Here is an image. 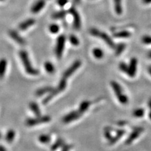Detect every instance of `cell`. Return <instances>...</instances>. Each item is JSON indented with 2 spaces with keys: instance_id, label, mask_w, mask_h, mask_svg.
I'll return each instance as SVG.
<instances>
[{
  "instance_id": "obj_33",
  "label": "cell",
  "mask_w": 151,
  "mask_h": 151,
  "mask_svg": "<svg viewBox=\"0 0 151 151\" xmlns=\"http://www.w3.org/2000/svg\"><path fill=\"white\" fill-rule=\"evenodd\" d=\"M117 97L118 101H119L120 103L123 104V105H126L128 103V98L127 97V95H124L123 93H122V94L117 96Z\"/></svg>"
},
{
  "instance_id": "obj_4",
  "label": "cell",
  "mask_w": 151,
  "mask_h": 151,
  "mask_svg": "<svg viewBox=\"0 0 151 151\" xmlns=\"http://www.w3.org/2000/svg\"><path fill=\"white\" fill-rule=\"evenodd\" d=\"M69 12L73 17V26L75 29L79 30L81 27V20L79 13L74 7L69 8Z\"/></svg>"
},
{
  "instance_id": "obj_44",
  "label": "cell",
  "mask_w": 151,
  "mask_h": 151,
  "mask_svg": "<svg viewBox=\"0 0 151 151\" xmlns=\"http://www.w3.org/2000/svg\"><path fill=\"white\" fill-rule=\"evenodd\" d=\"M148 57L151 59V51H150V52L148 53Z\"/></svg>"
},
{
  "instance_id": "obj_5",
  "label": "cell",
  "mask_w": 151,
  "mask_h": 151,
  "mask_svg": "<svg viewBox=\"0 0 151 151\" xmlns=\"http://www.w3.org/2000/svg\"><path fill=\"white\" fill-rule=\"evenodd\" d=\"M83 114V113L79 110L72 111L63 117L62 121L65 123H69L70 122L73 121L74 120H78V118L81 117Z\"/></svg>"
},
{
  "instance_id": "obj_26",
  "label": "cell",
  "mask_w": 151,
  "mask_h": 151,
  "mask_svg": "<svg viewBox=\"0 0 151 151\" xmlns=\"http://www.w3.org/2000/svg\"><path fill=\"white\" fill-rule=\"evenodd\" d=\"M38 140L40 142L44 144H49L51 140V137L48 134H42L38 137Z\"/></svg>"
},
{
  "instance_id": "obj_29",
  "label": "cell",
  "mask_w": 151,
  "mask_h": 151,
  "mask_svg": "<svg viewBox=\"0 0 151 151\" xmlns=\"http://www.w3.org/2000/svg\"><path fill=\"white\" fill-rule=\"evenodd\" d=\"M125 44L124 43H120L117 45V47H115V54L117 56H119L123 52V50L125 49Z\"/></svg>"
},
{
  "instance_id": "obj_35",
  "label": "cell",
  "mask_w": 151,
  "mask_h": 151,
  "mask_svg": "<svg viewBox=\"0 0 151 151\" xmlns=\"http://www.w3.org/2000/svg\"><path fill=\"white\" fill-rule=\"evenodd\" d=\"M142 42L145 44H151V37L148 35H145L142 38Z\"/></svg>"
},
{
  "instance_id": "obj_17",
  "label": "cell",
  "mask_w": 151,
  "mask_h": 151,
  "mask_svg": "<svg viewBox=\"0 0 151 151\" xmlns=\"http://www.w3.org/2000/svg\"><path fill=\"white\" fill-rule=\"evenodd\" d=\"M110 85H111L112 89H113V91L117 96L123 93V89H122L121 86L118 84L117 82L112 81L110 83Z\"/></svg>"
},
{
  "instance_id": "obj_1",
  "label": "cell",
  "mask_w": 151,
  "mask_h": 151,
  "mask_svg": "<svg viewBox=\"0 0 151 151\" xmlns=\"http://www.w3.org/2000/svg\"><path fill=\"white\" fill-rule=\"evenodd\" d=\"M19 56H20L21 62L23 63L25 71H26L27 74L33 76H36L38 74L39 71H38L37 69L34 68V67L32 66V64L30 60L29 57H28V54L26 50H20V52H19Z\"/></svg>"
},
{
  "instance_id": "obj_42",
  "label": "cell",
  "mask_w": 151,
  "mask_h": 151,
  "mask_svg": "<svg viewBox=\"0 0 151 151\" xmlns=\"http://www.w3.org/2000/svg\"><path fill=\"white\" fill-rule=\"evenodd\" d=\"M148 71H149V74H150V76H151V66L148 67Z\"/></svg>"
},
{
  "instance_id": "obj_10",
  "label": "cell",
  "mask_w": 151,
  "mask_h": 151,
  "mask_svg": "<svg viewBox=\"0 0 151 151\" xmlns=\"http://www.w3.org/2000/svg\"><path fill=\"white\" fill-rule=\"evenodd\" d=\"M97 37L101 38V39L103 40L110 47L115 48V47H116L115 45L114 42L112 40V39L110 37H109V35L106 33H105V32H99Z\"/></svg>"
},
{
  "instance_id": "obj_22",
  "label": "cell",
  "mask_w": 151,
  "mask_h": 151,
  "mask_svg": "<svg viewBox=\"0 0 151 151\" xmlns=\"http://www.w3.org/2000/svg\"><path fill=\"white\" fill-rule=\"evenodd\" d=\"M90 104L91 103L88 101H83L80 103L78 110L81 111V113H84L85 111L88 110L89 106H90Z\"/></svg>"
},
{
  "instance_id": "obj_27",
  "label": "cell",
  "mask_w": 151,
  "mask_h": 151,
  "mask_svg": "<svg viewBox=\"0 0 151 151\" xmlns=\"http://www.w3.org/2000/svg\"><path fill=\"white\" fill-rule=\"evenodd\" d=\"M113 36L117 38H128L131 36V34L129 32L124 30L117 32L113 35Z\"/></svg>"
},
{
  "instance_id": "obj_20",
  "label": "cell",
  "mask_w": 151,
  "mask_h": 151,
  "mask_svg": "<svg viewBox=\"0 0 151 151\" xmlns=\"http://www.w3.org/2000/svg\"><path fill=\"white\" fill-rule=\"evenodd\" d=\"M64 145V140L62 139H58L50 147L52 151H55Z\"/></svg>"
},
{
  "instance_id": "obj_25",
  "label": "cell",
  "mask_w": 151,
  "mask_h": 151,
  "mask_svg": "<svg viewBox=\"0 0 151 151\" xmlns=\"http://www.w3.org/2000/svg\"><path fill=\"white\" fill-rule=\"evenodd\" d=\"M44 68L46 69V71L49 74H52L55 72V67L52 62L47 61V62H45L44 64Z\"/></svg>"
},
{
  "instance_id": "obj_3",
  "label": "cell",
  "mask_w": 151,
  "mask_h": 151,
  "mask_svg": "<svg viewBox=\"0 0 151 151\" xmlns=\"http://www.w3.org/2000/svg\"><path fill=\"white\" fill-rule=\"evenodd\" d=\"M66 43V37L64 35H61L58 37L56 42V45L55 47V54L58 59L62 57L64 52V47Z\"/></svg>"
},
{
  "instance_id": "obj_43",
  "label": "cell",
  "mask_w": 151,
  "mask_h": 151,
  "mask_svg": "<svg viewBox=\"0 0 151 151\" xmlns=\"http://www.w3.org/2000/svg\"><path fill=\"white\" fill-rule=\"evenodd\" d=\"M74 2L76 3H78H78H79L80 1H81V0H74Z\"/></svg>"
},
{
  "instance_id": "obj_16",
  "label": "cell",
  "mask_w": 151,
  "mask_h": 151,
  "mask_svg": "<svg viewBox=\"0 0 151 151\" xmlns=\"http://www.w3.org/2000/svg\"><path fill=\"white\" fill-rule=\"evenodd\" d=\"M59 93H60V91L58 90V89L54 88V90L52 91H51L50 93H49V94L48 95V96H47L44 99V100L42 101V103L44 105L47 104L48 103H49L51 100V99H52L53 98L55 97V96L57 94H59Z\"/></svg>"
},
{
  "instance_id": "obj_11",
  "label": "cell",
  "mask_w": 151,
  "mask_h": 151,
  "mask_svg": "<svg viewBox=\"0 0 151 151\" xmlns=\"http://www.w3.org/2000/svg\"><path fill=\"white\" fill-rule=\"evenodd\" d=\"M46 0H38L32 5L31 11L33 13H38L44 8V6H46Z\"/></svg>"
},
{
  "instance_id": "obj_37",
  "label": "cell",
  "mask_w": 151,
  "mask_h": 151,
  "mask_svg": "<svg viewBox=\"0 0 151 151\" xmlns=\"http://www.w3.org/2000/svg\"><path fill=\"white\" fill-rule=\"evenodd\" d=\"M67 3H68V0H57V3L60 7H64L67 4Z\"/></svg>"
},
{
  "instance_id": "obj_18",
  "label": "cell",
  "mask_w": 151,
  "mask_h": 151,
  "mask_svg": "<svg viewBox=\"0 0 151 151\" xmlns=\"http://www.w3.org/2000/svg\"><path fill=\"white\" fill-rule=\"evenodd\" d=\"M29 107L30 108V110L32 111V112H33L36 116H40L41 111L37 103L31 102L29 105Z\"/></svg>"
},
{
  "instance_id": "obj_19",
  "label": "cell",
  "mask_w": 151,
  "mask_h": 151,
  "mask_svg": "<svg viewBox=\"0 0 151 151\" xmlns=\"http://www.w3.org/2000/svg\"><path fill=\"white\" fill-rule=\"evenodd\" d=\"M113 1H114L115 13L118 15L122 14V12H123V8H122L121 0H113Z\"/></svg>"
},
{
  "instance_id": "obj_12",
  "label": "cell",
  "mask_w": 151,
  "mask_h": 151,
  "mask_svg": "<svg viewBox=\"0 0 151 151\" xmlns=\"http://www.w3.org/2000/svg\"><path fill=\"white\" fill-rule=\"evenodd\" d=\"M35 23H36V21L35 20V19L28 18V19H27L26 20H24L23 21H22L21 23L19 24L18 28L22 31L26 30L28 29V28H29L30 27L33 26Z\"/></svg>"
},
{
  "instance_id": "obj_15",
  "label": "cell",
  "mask_w": 151,
  "mask_h": 151,
  "mask_svg": "<svg viewBox=\"0 0 151 151\" xmlns=\"http://www.w3.org/2000/svg\"><path fill=\"white\" fill-rule=\"evenodd\" d=\"M6 67H7V60L6 59L3 58L0 59V79H1L4 77Z\"/></svg>"
},
{
  "instance_id": "obj_32",
  "label": "cell",
  "mask_w": 151,
  "mask_h": 151,
  "mask_svg": "<svg viewBox=\"0 0 151 151\" xmlns=\"http://www.w3.org/2000/svg\"><path fill=\"white\" fill-rule=\"evenodd\" d=\"M49 30L51 34H57L59 31V25L56 23H52L49 25Z\"/></svg>"
},
{
  "instance_id": "obj_36",
  "label": "cell",
  "mask_w": 151,
  "mask_h": 151,
  "mask_svg": "<svg viewBox=\"0 0 151 151\" xmlns=\"http://www.w3.org/2000/svg\"><path fill=\"white\" fill-rule=\"evenodd\" d=\"M104 136L105 137V138L107 139H108V140H110L111 138H112V136H111V132L109 130H105V132H104Z\"/></svg>"
},
{
  "instance_id": "obj_2",
  "label": "cell",
  "mask_w": 151,
  "mask_h": 151,
  "mask_svg": "<svg viewBox=\"0 0 151 151\" xmlns=\"http://www.w3.org/2000/svg\"><path fill=\"white\" fill-rule=\"evenodd\" d=\"M50 120L51 118L48 115H44V116L40 115V116H37L35 118H28L25 123L28 127H33L38 124L47 123V122L50 121Z\"/></svg>"
},
{
  "instance_id": "obj_6",
  "label": "cell",
  "mask_w": 151,
  "mask_h": 151,
  "mask_svg": "<svg viewBox=\"0 0 151 151\" xmlns=\"http://www.w3.org/2000/svg\"><path fill=\"white\" fill-rule=\"evenodd\" d=\"M81 61L79 60H77L76 61H74L72 63V64L71 66H70L68 69H67L65 72H64L63 74V78L67 79L70 76H72V74L74 73V72H76V70L79 69V67L81 66Z\"/></svg>"
},
{
  "instance_id": "obj_7",
  "label": "cell",
  "mask_w": 151,
  "mask_h": 151,
  "mask_svg": "<svg viewBox=\"0 0 151 151\" xmlns=\"http://www.w3.org/2000/svg\"><path fill=\"white\" fill-rule=\"evenodd\" d=\"M144 130V128L142 127L135 128L134 130L132 131V132L129 135V136L128 137L126 141H125V144H127V145H129V144H130L131 143H132L133 141L134 140H136V139H137L140 135L143 132Z\"/></svg>"
},
{
  "instance_id": "obj_39",
  "label": "cell",
  "mask_w": 151,
  "mask_h": 151,
  "mask_svg": "<svg viewBox=\"0 0 151 151\" xmlns=\"http://www.w3.org/2000/svg\"><path fill=\"white\" fill-rule=\"evenodd\" d=\"M149 107L150 109V111H149V118L151 120V98L149 99Z\"/></svg>"
},
{
  "instance_id": "obj_41",
  "label": "cell",
  "mask_w": 151,
  "mask_h": 151,
  "mask_svg": "<svg viewBox=\"0 0 151 151\" xmlns=\"http://www.w3.org/2000/svg\"><path fill=\"white\" fill-rule=\"evenodd\" d=\"M0 151H7L2 145H0Z\"/></svg>"
},
{
  "instance_id": "obj_45",
  "label": "cell",
  "mask_w": 151,
  "mask_h": 151,
  "mask_svg": "<svg viewBox=\"0 0 151 151\" xmlns=\"http://www.w3.org/2000/svg\"><path fill=\"white\" fill-rule=\"evenodd\" d=\"M1 138H2V134L1 132H0V139H1Z\"/></svg>"
},
{
  "instance_id": "obj_23",
  "label": "cell",
  "mask_w": 151,
  "mask_h": 151,
  "mask_svg": "<svg viewBox=\"0 0 151 151\" xmlns=\"http://www.w3.org/2000/svg\"><path fill=\"white\" fill-rule=\"evenodd\" d=\"M93 54L96 59H100L104 56V52L99 48H94L93 50Z\"/></svg>"
},
{
  "instance_id": "obj_38",
  "label": "cell",
  "mask_w": 151,
  "mask_h": 151,
  "mask_svg": "<svg viewBox=\"0 0 151 151\" xmlns=\"http://www.w3.org/2000/svg\"><path fill=\"white\" fill-rule=\"evenodd\" d=\"M72 145H70V144H64L62 146V148L61 151H69L72 149Z\"/></svg>"
},
{
  "instance_id": "obj_40",
  "label": "cell",
  "mask_w": 151,
  "mask_h": 151,
  "mask_svg": "<svg viewBox=\"0 0 151 151\" xmlns=\"http://www.w3.org/2000/svg\"><path fill=\"white\" fill-rule=\"evenodd\" d=\"M143 2L145 4H149V3H151V0H143Z\"/></svg>"
},
{
  "instance_id": "obj_34",
  "label": "cell",
  "mask_w": 151,
  "mask_h": 151,
  "mask_svg": "<svg viewBox=\"0 0 151 151\" xmlns=\"http://www.w3.org/2000/svg\"><path fill=\"white\" fill-rule=\"evenodd\" d=\"M119 69L126 74H128V66L127 65L125 62H120L119 64Z\"/></svg>"
},
{
  "instance_id": "obj_14",
  "label": "cell",
  "mask_w": 151,
  "mask_h": 151,
  "mask_svg": "<svg viewBox=\"0 0 151 151\" xmlns=\"http://www.w3.org/2000/svg\"><path fill=\"white\" fill-rule=\"evenodd\" d=\"M54 89V88L50 87V86H46V87H43L37 89L36 93H35V95H36V96H38V97H40V96L46 94V93H49L51 91H52Z\"/></svg>"
},
{
  "instance_id": "obj_28",
  "label": "cell",
  "mask_w": 151,
  "mask_h": 151,
  "mask_svg": "<svg viewBox=\"0 0 151 151\" xmlns=\"http://www.w3.org/2000/svg\"><path fill=\"white\" fill-rule=\"evenodd\" d=\"M66 86H67V79L64 78L62 77V78L60 80L59 85L57 86V88L58 89V90L60 93L66 88Z\"/></svg>"
},
{
  "instance_id": "obj_31",
  "label": "cell",
  "mask_w": 151,
  "mask_h": 151,
  "mask_svg": "<svg viewBox=\"0 0 151 151\" xmlns=\"http://www.w3.org/2000/svg\"><path fill=\"white\" fill-rule=\"evenodd\" d=\"M144 113H145V111L142 108H137L133 111V115L135 117L137 118L142 117L144 115Z\"/></svg>"
},
{
  "instance_id": "obj_30",
  "label": "cell",
  "mask_w": 151,
  "mask_h": 151,
  "mask_svg": "<svg viewBox=\"0 0 151 151\" xmlns=\"http://www.w3.org/2000/svg\"><path fill=\"white\" fill-rule=\"evenodd\" d=\"M69 40L70 43L74 46H78L79 44V40L78 38L74 35H70L69 37Z\"/></svg>"
},
{
  "instance_id": "obj_24",
  "label": "cell",
  "mask_w": 151,
  "mask_h": 151,
  "mask_svg": "<svg viewBox=\"0 0 151 151\" xmlns=\"http://www.w3.org/2000/svg\"><path fill=\"white\" fill-rule=\"evenodd\" d=\"M67 13L64 10H60L59 11H57L54 13L52 15V17L54 20H60V19H62L66 16Z\"/></svg>"
},
{
  "instance_id": "obj_9",
  "label": "cell",
  "mask_w": 151,
  "mask_h": 151,
  "mask_svg": "<svg viewBox=\"0 0 151 151\" xmlns=\"http://www.w3.org/2000/svg\"><path fill=\"white\" fill-rule=\"evenodd\" d=\"M9 35L13 40L18 44L22 45V46H23V45H25V43H26L25 42V40L23 39V38L21 37L17 31L13 30H9Z\"/></svg>"
},
{
  "instance_id": "obj_13",
  "label": "cell",
  "mask_w": 151,
  "mask_h": 151,
  "mask_svg": "<svg viewBox=\"0 0 151 151\" xmlns=\"http://www.w3.org/2000/svg\"><path fill=\"white\" fill-rule=\"evenodd\" d=\"M125 133V131L123 129H118L117 130V134L115 137H112L110 140H109V144L110 145H113L115 143H116L117 141L119 140L120 138L123 136Z\"/></svg>"
},
{
  "instance_id": "obj_46",
  "label": "cell",
  "mask_w": 151,
  "mask_h": 151,
  "mask_svg": "<svg viewBox=\"0 0 151 151\" xmlns=\"http://www.w3.org/2000/svg\"><path fill=\"white\" fill-rule=\"evenodd\" d=\"M5 1V0H0V1Z\"/></svg>"
},
{
  "instance_id": "obj_21",
  "label": "cell",
  "mask_w": 151,
  "mask_h": 151,
  "mask_svg": "<svg viewBox=\"0 0 151 151\" xmlns=\"http://www.w3.org/2000/svg\"><path fill=\"white\" fill-rule=\"evenodd\" d=\"M15 132L13 130H9L6 134L5 139L8 143H11L15 137Z\"/></svg>"
},
{
  "instance_id": "obj_8",
  "label": "cell",
  "mask_w": 151,
  "mask_h": 151,
  "mask_svg": "<svg viewBox=\"0 0 151 151\" xmlns=\"http://www.w3.org/2000/svg\"><path fill=\"white\" fill-rule=\"evenodd\" d=\"M137 69V59L135 57L132 58L130 64L128 65V72L127 74L129 76L130 78H134L136 76Z\"/></svg>"
}]
</instances>
